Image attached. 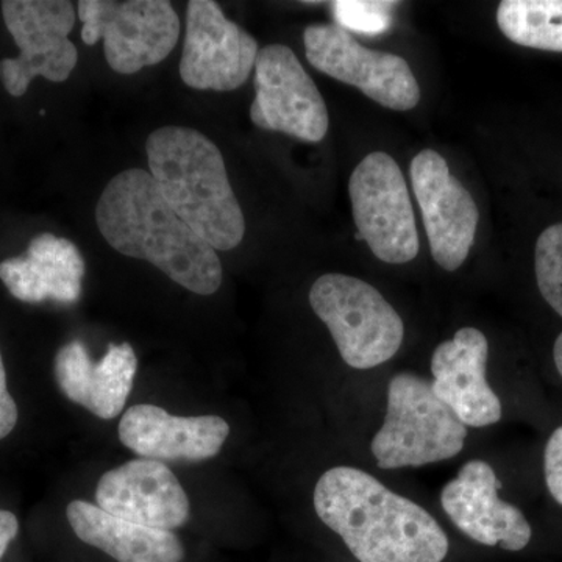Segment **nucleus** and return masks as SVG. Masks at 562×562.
<instances>
[{"instance_id": "a878e982", "label": "nucleus", "mask_w": 562, "mask_h": 562, "mask_svg": "<svg viewBox=\"0 0 562 562\" xmlns=\"http://www.w3.org/2000/svg\"><path fill=\"white\" fill-rule=\"evenodd\" d=\"M553 360L558 372H560V375L562 376V333L560 336H558L557 341H554Z\"/></svg>"}, {"instance_id": "6e6552de", "label": "nucleus", "mask_w": 562, "mask_h": 562, "mask_svg": "<svg viewBox=\"0 0 562 562\" xmlns=\"http://www.w3.org/2000/svg\"><path fill=\"white\" fill-rule=\"evenodd\" d=\"M3 21L20 57L0 61V80L9 94L21 98L35 77L55 83L69 79L79 54L69 33L76 25V10L68 0H5Z\"/></svg>"}, {"instance_id": "b1692460", "label": "nucleus", "mask_w": 562, "mask_h": 562, "mask_svg": "<svg viewBox=\"0 0 562 562\" xmlns=\"http://www.w3.org/2000/svg\"><path fill=\"white\" fill-rule=\"evenodd\" d=\"M18 417H20V413H18L16 402L13 401L9 387H7L5 366H3L2 353H0V441L14 430Z\"/></svg>"}, {"instance_id": "f257e3e1", "label": "nucleus", "mask_w": 562, "mask_h": 562, "mask_svg": "<svg viewBox=\"0 0 562 562\" xmlns=\"http://www.w3.org/2000/svg\"><path fill=\"white\" fill-rule=\"evenodd\" d=\"M313 502L360 562H442L449 553V538L430 513L360 469L325 472Z\"/></svg>"}, {"instance_id": "0eeeda50", "label": "nucleus", "mask_w": 562, "mask_h": 562, "mask_svg": "<svg viewBox=\"0 0 562 562\" xmlns=\"http://www.w3.org/2000/svg\"><path fill=\"white\" fill-rule=\"evenodd\" d=\"M351 213L361 238L379 260L405 265L419 254V233L408 184L384 151L362 158L349 181Z\"/></svg>"}, {"instance_id": "ddd939ff", "label": "nucleus", "mask_w": 562, "mask_h": 562, "mask_svg": "<svg viewBox=\"0 0 562 562\" xmlns=\"http://www.w3.org/2000/svg\"><path fill=\"white\" fill-rule=\"evenodd\" d=\"M498 487L486 461L465 462L441 492L443 512L473 541L520 552L531 541L530 524L517 506L498 497Z\"/></svg>"}, {"instance_id": "2eb2a0df", "label": "nucleus", "mask_w": 562, "mask_h": 562, "mask_svg": "<svg viewBox=\"0 0 562 562\" xmlns=\"http://www.w3.org/2000/svg\"><path fill=\"white\" fill-rule=\"evenodd\" d=\"M487 357L486 336L471 327L454 333L432 353V391L465 427H490L502 419L501 398L486 379Z\"/></svg>"}, {"instance_id": "4468645a", "label": "nucleus", "mask_w": 562, "mask_h": 562, "mask_svg": "<svg viewBox=\"0 0 562 562\" xmlns=\"http://www.w3.org/2000/svg\"><path fill=\"white\" fill-rule=\"evenodd\" d=\"M103 512L120 519L173 531L190 519V501L165 462L133 460L103 473L95 490Z\"/></svg>"}, {"instance_id": "7ed1b4c3", "label": "nucleus", "mask_w": 562, "mask_h": 562, "mask_svg": "<svg viewBox=\"0 0 562 562\" xmlns=\"http://www.w3.org/2000/svg\"><path fill=\"white\" fill-rule=\"evenodd\" d=\"M150 176L171 209L214 250L241 244L246 220L213 140L188 127H162L146 144Z\"/></svg>"}, {"instance_id": "f03ea898", "label": "nucleus", "mask_w": 562, "mask_h": 562, "mask_svg": "<svg viewBox=\"0 0 562 562\" xmlns=\"http://www.w3.org/2000/svg\"><path fill=\"white\" fill-rule=\"evenodd\" d=\"M95 222L114 250L149 261L180 286L211 295L222 284L216 250L201 238L162 198L144 169H127L103 190Z\"/></svg>"}, {"instance_id": "423d86ee", "label": "nucleus", "mask_w": 562, "mask_h": 562, "mask_svg": "<svg viewBox=\"0 0 562 562\" xmlns=\"http://www.w3.org/2000/svg\"><path fill=\"white\" fill-rule=\"evenodd\" d=\"M77 13L83 43L103 40L106 63L124 76L166 60L180 38L179 14L168 0H80Z\"/></svg>"}, {"instance_id": "412c9836", "label": "nucleus", "mask_w": 562, "mask_h": 562, "mask_svg": "<svg viewBox=\"0 0 562 562\" xmlns=\"http://www.w3.org/2000/svg\"><path fill=\"white\" fill-rule=\"evenodd\" d=\"M535 269L543 301L562 317V222L546 228L539 236Z\"/></svg>"}, {"instance_id": "f3484780", "label": "nucleus", "mask_w": 562, "mask_h": 562, "mask_svg": "<svg viewBox=\"0 0 562 562\" xmlns=\"http://www.w3.org/2000/svg\"><path fill=\"white\" fill-rule=\"evenodd\" d=\"M136 371L138 358L128 342L110 344L102 360L94 362L83 342L70 341L58 350L54 362L55 380L63 394L103 420L120 416Z\"/></svg>"}, {"instance_id": "9d476101", "label": "nucleus", "mask_w": 562, "mask_h": 562, "mask_svg": "<svg viewBox=\"0 0 562 562\" xmlns=\"http://www.w3.org/2000/svg\"><path fill=\"white\" fill-rule=\"evenodd\" d=\"M255 101L250 120L258 128L281 132L305 143H319L328 132V111L297 55L283 44H269L255 63Z\"/></svg>"}, {"instance_id": "f8f14e48", "label": "nucleus", "mask_w": 562, "mask_h": 562, "mask_svg": "<svg viewBox=\"0 0 562 562\" xmlns=\"http://www.w3.org/2000/svg\"><path fill=\"white\" fill-rule=\"evenodd\" d=\"M413 190L419 203L432 260L454 272L468 260L479 227V206L436 150L419 151L412 161Z\"/></svg>"}, {"instance_id": "a211bd4d", "label": "nucleus", "mask_w": 562, "mask_h": 562, "mask_svg": "<svg viewBox=\"0 0 562 562\" xmlns=\"http://www.w3.org/2000/svg\"><path fill=\"white\" fill-rule=\"evenodd\" d=\"M85 269L76 244L43 233L24 255L0 262V280L18 301L72 305L80 299Z\"/></svg>"}, {"instance_id": "9b49d317", "label": "nucleus", "mask_w": 562, "mask_h": 562, "mask_svg": "<svg viewBox=\"0 0 562 562\" xmlns=\"http://www.w3.org/2000/svg\"><path fill=\"white\" fill-rule=\"evenodd\" d=\"M249 32L227 20L213 0H191L180 77L194 90L235 91L249 80L258 57Z\"/></svg>"}, {"instance_id": "5701e85b", "label": "nucleus", "mask_w": 562, "mask_h": 562, "mask_svg": "<svg viewBox=\"0 0 562 562\" xmlns=\"http://www.w3.org/2000/svg\"><path fill=\"white\" fill-rule=\"evenodd\" d=\"M543 473L550 495L562 506V427L557 428L547 441Z\"/></svg>"}, {"instance_id": "6ab92c4d", "label": "nucleus", "mask_w": 562, "mask_h": 562, "mask_svg": "<svg viewBox=\"0 0 562 562\" xmlns=\"http://www.w3.org/2000/svg\"><path fill=\"white\" fill-rule=\"evenodd\" d=\"M77 538L117 562H181L184 547L173 531L120 519L90 502L74 501L66 509Z\"/></svg>"}, {"instance_id": "dca6fc26", "label": "nucleus", "mask_w": 562, "mask_h": 562, "mask_svg": "<svg viewBox=\"0 0 562 562\" xmlns=\"http://www.w3.org/2000/svg\"><path fill=\"white\" fill-rule=\"evenodd\" d=\"M231 435L220 416H172L155 405H136L120 422V439L132 452L154 461L198 462L216 457Z\"/></svg>"}, {"instance_id": "4be33fe9", "label": "nucleus", "mask_w": 562, "mask_h": 562, "mask_svg": "<svg viewBox=\"0 0 562 562\" xmlns=\"http://www.w3.org/2000/svg\"><path fill=\"white\" fill-rule=\"evenodd\" d=\"M397 5V2L384 0H338L331 2V10L338 27L344 31L361 35H382L390 31L392 11Z\"/></svg>"}, {"instance_id": "20e7f679", "label": "nucleus", "mask_w": 562, "mask_h": 562, "mask_svg": "<svg viewBox=\"0 0 562 562\" xmlns=\"http://www.w3.org/2000/svg\"><path fill=\"white\" fill-rule=\"evenodd\" d=\"M468 427L438 398L431 382L414 373L392 376L382 428L372 454L384 471L450 460L464 449Z\"/></svg>"}, {"instance_id": "1a4fd4ad", "label": "nucleus", "mask_w": 562, "mask_h": 562, "mask_svg": "<svg viewBox=\"0 0 562 562\" xmlns=\"http://www.w3.org/2000/svg\"><path fill=\"white\" fill-rule=\"evenodd\" d=\"M306 60L331 79L358 88L373 102L395 111L413 110L420 87L405 58L369 49L333 24H314L303 32Z\"/></svg>"}, {"instance_id": "39448f33", "label": "nucleus", "mask_w": 562, "mask_h": 562, "mask_svg": "<svg viewBox=\"0 0 562 562\" xmlns=\"http://www.w3.org/2000/svg\"><path fill=\"white\" fill-rule=\"evenodd\" d=\"M310 303L350 368L368 371L390 361L401 349L405 336L402 317L368 281L325 273L314 281Z\"/></svg>"}, {"instance_id": "393cba45", "label": "nucleus", "mask_w": 562, "mask_h": 562, "mask_svg": "<svg viewBox=\"0 0 562 562\" xmlns=\"http://www.w3.org/2000/svg\"><path fill=\"white\" fill-rule=\"evenodd\" d=\"M20 531V522L13 513L0 509V560L5 554L7 549Z\"/></svg>"}, {"instance_id": "aec40b11", "label": "nucleus", "mask_w": 562, "mask_h": 562, "mask_svg": "<svg viewBox=\"0 0 562 562\" xmlns=\"http://www.w3.org/2000/svg\"><path fill=\"white\" fill-rule=\"evenodd\" d=\"M497 24L514 44L562 52V0H503Z\"/></svg>"}]
</instances>
